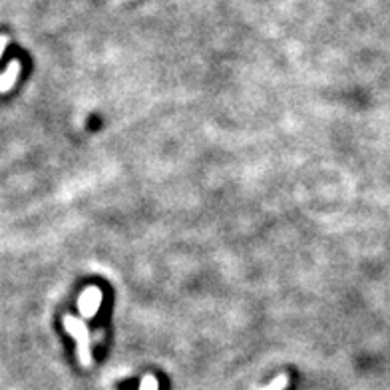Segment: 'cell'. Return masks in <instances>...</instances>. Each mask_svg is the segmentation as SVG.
Returning <instances> with one entry per match:
<instances>
[{
	"label": "cell",
	"instance_id": "1",
	"mask_svg": "<svg viewBox=\"0 0 390 390\" xmlns=\"http://www.w3.org/2000/svg\"><path fill=\"white\" fill-rule=\"evenodd\" d=\"M64 329L68 331L76 343H78V359L84 366L92 364V352H90V333L84 325V320L76 319V317H64Z\"/></svg>",
	"mask_w": 390,
	"mask_h": 390
},
{
	"label": "cell",
	"instance_id": "2",
	"mask_svg": "<svg viewBox=\"0 0 390 390\" xmlns=\"http://www.w3.org/2000/svg\"><path fill=\"white\" fill-rule=\"evenodd\" d=\"M102 299H104V292L100 291L98 287H88V289H84L80 299H78V309H80L82 319L90 320L96 317L98 309L102 305Z\"/></svg>",
	"mask_w": 390,
	"mask_h": 390
},
{
	"label": "cell",
	"instance_id": "3",
	"mask_svg": "<svg viewBox=\"0 0 390 390\" xmlns=\"http://www.w3.org/2000/svg\"><path fill=\"white\" fill-rule=\"evenodd\" d=\"M20 60H13L6 70L0 74V94H4V92H8V90H13L14 82H16V78H18V74H20Z\"/></svg>",
	"mask_w": 390,
	"mask_h": 390
},
{
	"label": "cell",
	"instance_id": "4",
	"mask_svg": "<svg viewBox=\"0 0 390 390\" xmlns=\"http://www.w3.org/2000/svg\"><path fill=\"white\" fill-rule=\"evenodd\" d=\"M285 387H287V376L285 375H281V376H277L267 389H263V390H285Z\"/></svg>",
	"mask_w": 390,
	"mask_h": 390
},
{
	"label": "cell",
	"instance_id": "5",
	"mask_svg": "<svg viewBox=\"0 0 390 390\" xmlns=\"http://www.w3.org/2000/svg\"><path fill=\"white\" fill-rule=\"evenodd\" d=\"M139 390H157V380H155L153 376H146V378L141 380Z\"/></svg>",
	"mask_w": 390,
	"mask_h": 390
},
{
	"label": "cell",
	"instance_id": "6",
	"mask_svg": "<svg viewBox=\"0 0 390 390\" xmlns=\"http://www.w3.org/2000/svg\"><path fill=\"white\" fill-rule=\"evenodd\" d=\"M6 46H8V36H0V56L4 54V50H6Z\"/></svg>",
	"mask_w": 390,
	"mask_h": 390
}]
</instances>
